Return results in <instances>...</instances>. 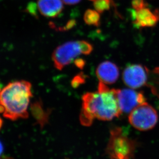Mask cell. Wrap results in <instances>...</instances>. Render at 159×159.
Wrapping results in <instances>:
<instances>
[{"mask_svg": "<svg viewBox=\"0 0 159 159\" xmlns=\"http://www.w3.org/2000/svg\"><path fill=\"white\" fill-rule=\"evenodd\" d=\"M129 122L135 129L147 131L155 127L158 122V113L147 102L141 104L129 114Z\"/></svg>", "mask_w": 159, "mask_h": 159, "instance_id": "obj_4", "label": "cell"}, {"mask_svg": "<svg viewBox=\"0 0 159 159\" xmlns=\"http://www.w3.org/2000/svg\"><path fill=\"white\" fill-rule=\"evenodd\" d=\"M0 159H14V158L12 157H4V158H0Z\"/></svg>", "mask_w": 159, "mask_h": 159, "instance_id": "obj_21", "label": "cell"}, {"mask_svg": "<svg viewBox=\"0 0 159 159\" xmlns=\"http://www.w3.org/2000/svg\"><path fill=\"white\" fill-rule=\"evenodd\" d=\"M96 74L99 82L110 84L117 81L119 76V71L115 63L110 61H105L98 65Z\"/></svg>", "mask_w": 159, "mask_h": 159, "instance_id": "obj_8", "label": "cell"}, {"mask_svg": "<svg viewBox=\"0 0 159 159\" xmlns=\"http://www.w3.org/2000/svg\"><path fill=\"white\" fill-rule=\"evenodd\" d=\"M3 149L4 148H3V144L0 141V156L2 155V153H3Z\"/></svg>", "mask_w": 159, "mask_h": 159, "instance_id": "obj_18", "label": "cell"}, {"mask_svg": "<svg viewBox=\"0 0 159 159\" xmlns=\"http://www.w3.org/2000/svg\"><path fill=\"white\" fill-rule=\"evenodd\" d=\"M93 3V6L95 10L100 14H102L110 8V0H89Z\"/></svg>", "mask_w": 159, "mask_h": 159, "instance_id": "obj_13", "label": "cell"}, {"mask_svg": "<svg viewBox=\"0 0 159 159\" xmlns=\"http://www.w3.org/2000/svg\"><path fill=\"white\" fill-rule=\"evenodd\" d=\"M31 108L33 116H34L37 122L41 127L47 124L49 120L50 113L48 111H45L42 106V104L39 102H36L35 103L32 104Z\"/></svg>", "mask_w": 159, "mask_h": 159, "instance_id": "obj_11", "label": "cell"}, {"mask_svg": "<svg viewBox=\"0 0 159 159\" xmlns=\"http://www.w3.org/2000/svg\"><path fill=\"white\" fill-rule=\"evenodd\" d=\"M1 88H0V92H1ZM4 108H3V107L1 105H0V113L4 112Z\"/></svg>", "mask_w": 159, "mask_h": 159, "instance_id": "obj_19", "label": "cell"}, {"mask_svg": "<svg viewBox=\"0 0 159 159\" xmlns=\"http://www.w3.org/2000/svg\"><path fill=\"white\" fill-rule=\"evenodd\" d=\"M157 84H159V74H158V78L157 79Z\"/></svg>", "mask_w": 159, "mask_h": 159, "instance_id": "obj_22", "label": "cell"}, {"mask_svg": "<svg viewBox=\"0 0 159 159\" xmlns=\"http://www.w3.org/2000/svg\"><path fill=\"white\" fill-rule=\"evenodd\" d=\"M132 17L134 25L138 27H153L159 21V11L152 12L149 8H144L138 11L134 10Z\"/></svg>", "mask_w": 159, "mask_h": 159, "instance_id": "obj_9", "label": "cell"}, {"mask_svg": "<svg viewBox=\"0 0 159 159\" xmlns=\"http://www.w3.org/2000/svg\"><path fill=\"white\" fill-rule=\"evenodd\" d=\"M81 53L86 55H89L93 50V47L89 42L86 41H79Z\"/></svg>", "mask_w": 159, "mask_h": 159, "instance_id": "obj_14", "label": "cell"}, {"mask_svg": "<svg viewBox=\"0 0 159 159\" xmlns=\"http://www.w3.org/2000/svg\"><path fill=\"white\" fill-rule=\"evenodd\" d=\"M117 101L122 113H130L134 108L146 102L142 92L132 89H117Z\"/></svg>", "mask_w": 159, "mask_h": 159, "instance_id": "obj_6", "label": "cell"}, {"mask_svg": "<svg viewBox=\"0 0 159 159\" xmlns=\"http://www.w3.org/2000/svg\"><path fill=\"white\" fill-rule=\"evenodd\" d=\"M148 70L141 65H131L126 67L123 73V80L126 86L138 89L147 84Z\"/></svg>", "mask_w": 159, "mask_h": 159, "instance_id": "obj_7", "label": "cell"}, {"mask_svg": "<svg viewBox=\"0 0 159 159\" xmlns=\"http://www.w3.org/2000/svg\"><path fill=\"white\" fill-rule=\"evenodd\" d=\"M75 66L80 69H82L85 65V61L82 58H78L75 60Z\"/></svg>", "mask_w": 159, "mask_h": 159, "instance_id": "obj_16", "label": "cell"}, {"mask_svg": "<svg viewBox=\"0 0 159 159\" xmlns=\"http://www.w3.org/2000/svg\"><path fill=\"white\" fill-rule=\"evenodd\" d=\"M131 5L134 10L136 11L147 7V4L144 0H132Z\"/></svg>", "mask_w": 159, "mask_h": 159, "instance_id": "obj_15", "label": "cell"}, {"mask_svg": "<svg viewBox=\"0 0 159 159\" xmlns=\"http://www.w3.org/2000/svg\"><path fill=\"white\" fill-rule=\"evenodd\" d=\"M2 125H3V120L0 117V129H1L2 127Z\"/></svg>", "mask_w": 159, "mask_h": 159, "instance_id": "obj_20", "label": "cell"}, {"mask_svg": "<svg viewBox=\"0 0 159 159\" xmlns=\"http://www.w3.org/2000/svg\"><path fill=\"white\" fill-rule=\"evenodd\" d=\"M32 84L26 80L9 83L0 92V105L4 109L3 116L12 120L27 119Z\"/></svg>", "mask_w": 159, "mask_h": 159, "instance_id": "obj_2", "label": "cell"}, {"mask_svg": "<svg viewBox=\"0 0 159 159\" xmlns=\"http://www.w3.org/2000/svg\"><path fill=\"white\" fill-rule=\"evenodd\" d=\"M116 90L99 82L97 92L83 95L80 120L83 126H90L95 119L111 120L120 116Z\"/></svg>", "mask_w": 159, "mask_h": 159, "instance_id": "obj_1", "label": "cell"}, {"mask_svg": "<svg viewBox=\"0 0 159 159\" xmlns=\"http://www.w3.org/2000/svg\"><path fill=\"white\" fill-rule=\"evenodd\" d=\"M84 21L89 25L98 26L100 24V13L96 10L87 9L84 13Z\"/></svg>", "mask_w": 159, "mask_h": 159, "instance_id": "obj_12", "label": "cell"}, {"mask_svg": "<svg viewBox=\"0 0 159 159\" xmlns=\"http://www.w3.org/2000/svg\"><path fill=\"white\" fill-rule=\"evenodd\" d=\"M81 0H62L65 4L69 5L77 4L78 3H80Z\"/></svg>", "mask_w": 159, "mask_h": 159, "instance_id": "obj_17", "label": "cell"}, {"mask_svg": "<svg viewBox=\"0 0 159 159\" xmlns=\"http://www.w3.org/2000/svg\"><path fill=\"white\" fill-rule=\"evenodd\" d=\"M137 143L123 134L120 127L110 131L105 153L110 159H134Z\"/></svg>", "mask_w": 159, "mask_h": 159, "instance_id": "obj_3", "label": "cell"}, {"mask_svg": "<svg viewBox=\"0 0 159 159\" xmlns=\"http://www.w3.org/2000/svg\"><path fill=\"white\" fill-rule=\"evenodd\" d=\"M81 54L79 41H68L59 45L54 50L52 59L55 68L62 70Z\"/></svg>", "mask_w": 159, "mask_h": 159, "instance_id": "obj_5", "label": "cell"}, {"mask_svg": "<svg viewBox=\"0 0 159 159\" xmlns=\"http://www.w3.org/2000/svg\"><path fill=\"white\" fill-rule=\"evenodd\" d=\"M37 6L41 15L48 18H56L64 9L62 0H38Z\"/></svg>", "mask_w": 159, "mask_h": 159, "instance_id": "obj_10", "label": "cell"}]
</instances>
